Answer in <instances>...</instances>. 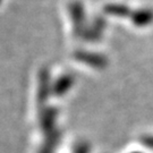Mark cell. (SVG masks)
Instances as JSON below:
<instances>
[{
    "instance_id": "3957f363",
    "label": "cell",
    "mask_w": 153,
    "mask_h": 153,
    "mask_svg": "<svg viewBox=\"0 0 153 153\" xmlns=\"http://www.w3.org/2000/svg\"><path fill=\"white\" fill-rule=\"evenodd\" d=\"M69 11H71V19L74 21L77 27L81 25L84 21V8L83 5L78 1H73L69 6Z\"/></svg>"
},
{
    "instance_id": "8992f818",
    "label": "cell",
    "mask_w": 153,
    "mask_h": 153,
    "mask_svg": "<svg viewBox=\"0 0 153 153\" xmlns=\"http://www.w3.org/2000/svg\"><path fill=\"white\" fill-rule=\"evenodd\" d=\"M0 2H1V0H0Z\"/></svg>"
},
{
    "instance_id": "7a4b0ae2",
    "label": "cell",
    "mask_w": 153,
    "mask_h": 153,
    "mask_svg": "<svg viewBox=\"0 0 153 153\" xmlns=\"http://www.w3.org/2000/svg\"><path fill=\"white\" fill-rule=\"evenodd\" d=\"M104 11L109 15H114V16H120V17H131V10L129 7L126 5H118V4H110L104 7Z\"/></svg>"
},
{
    "instance_id": "277c9868",
    "label": "cell",
    "mask_w": 153,
    "mask_h": 153,
    "mask_svg": "<svg viewBox=\"0 0 153 153\" xmlns=\"http://www.w3.org/2000/svg\"><path fill=\"white\" fill-rule=\"evenodd\" d=\"M142 142L145 146H149L150 149L153 150V136H150V135H149V136L142 137Z\"/></svg>"
},
{
    "instance_id": "5b68a950",
    "label": "cell",
    "mask_w": 153,
    "mask_h": 153,
    "mask_svg": "<svg viewBox=\"0 0 153 153\" xmlns=\"http://www.w3.org/2000/svg\"><path fill=\"white\" fill-rule=\"evenodd\" d=\"M135 153H140V152H135Z\"/></svg>"
},
{
    "instance_id": "6da1fadb",
    "label": "cell",
    "mask_w": 153,
    "mask_h": 153,
    "mask_svg": "<svg viewBox=\"0 0 153 153\" xmlns=\"http://www.w3.org/2000/svg\"><path fill=\"white\" fill-rule=\"evenodd\" d=\"M131 18L136 26H141V27L149 26L153 23V10L149 8L133 10Z\"/></svg>"
}]
</instances>
